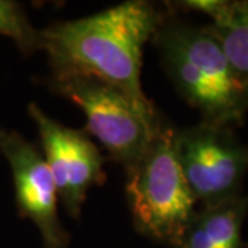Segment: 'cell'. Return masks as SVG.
I'll list each match as a JSON object with an SVG mask.
<instances>
[{
	"instance_id": "6da1fadb",
	"label": "cell",
	"mask_w": 248,
	"mask_h": 248,
	"mask_svg": "<svg viewBox=\"0 0 248 248\" xmlns=\"http://www.w3.org/2000/svg\"><path fill=\"white\" fill-rule=\"evenodd\" d=\"M160 16L146 1H125L90 17L60 22L37 33L55 73L102 80L155 110L141 87L142 51L157 31Z\"/></svg>"
},
{
	"instance_id": "7a4b0ae2",
	"label": "cell",
	"mask_w": 248,
	"mask_h": 248,
	"mask_svg": "<svg viewBox=\"0 0 248 248\" xmlns=\"http://www.w3.org/2000/svg\"><path fill=\"white\" fill-rule=\"evenodd\" d=\"M170 75L205 123L228 127L248 108V90L234 73L221 45L205 29L171 25L160 35Z\"/></svg>"
},
{
	"instance_id": "3957f363",
	"label": "cell",
	"mask_w": 248,
	"mask_h": 248,
	"mask_svg": "<svg viewBox=\"0 0 248 248\" xmlns=\"http://www.w3.org/2000/svg\"><path fill=\"white\" fill-rule=\"evenodd\" d=\"M175 134L160 128L143 155L127 169L125 192L135 226L149 237L178 247L197 202L178 161Z\"/></svg>"
},
{
	"instance_id": "277c9868",
	"label": "cell",
	"mask_w": 248,
	"mask_h": 248,
	"mask_svg": "<svg viewBox=\"0 0 248 248\" xmlns=\"http://www.w3.org/2000/svg\"><path fill=\"white\" fill-rule=\"evenodd\" d=\"M54 84L84 112L87 131L127 169L141 157L161 128L155 110L143 109L102 80L79 73H55Z\"/></svg>"
},
{
	"instance_id": "5b68a950",
	"label": "cell",
	"mask_w": 248,
	"mask_h": 248,
	"mask_svg": "<svg viewBox=\"0 0 248 248\" xmlns=\"http://www.w3.org/2000/svg\"><path fill=\"white\" fill-rule=\"evenodd\" d=\"M175 149L187 186L205 207L237 197L248 171V146L223 125L204 122L175 134Z\"/></svg>"
},
{
	"instance_id": "8992f818",
	"label": "cell",
	"mask_w": 248,
	"mask_h": 248,
	"mask_svg": "<svg viewBox=\"0 0 248 248\" xmlns=\"http://www.w3.org/2000/svg\"><path fill=\"white\" fill-rule=\"evenodd\" d=\"M29 115L37 124L58 197L68 213L78 217L90 187L105 181L104 157L86 134L57 123L36 104L29 105Z\"/></svg>"
},
{
	"instance_id": "52a82bcc",
	"label": "cell",
	"mask_w": 248,
	"mask_h": 248,
	"mask_svg": "<svg viewBox=\"0 0 248 248\" xmlns=\"http://www.w3.org/2000/svg\"><path fill=\"white\" fill-rule=\"evenodd\" d=\"M0 152L9 161L19 211L42 233L45 248H66L58 213V190L43 153L16 131L0 130Z\"/></svg>"
},
{
	"instance_id": "ba28073f",
	"label": "cell",
	"mask_w": 248,
	"mask_h": 248,
	"mask_svg": "<svg viewBox=\"0 0 248 248\" xmlns=\"http://www.w3.org/2000/svg\"><path fill=\"white\" fill-rule=\"evenodd\" d=\"M182 4L213 19L204 29L218 40L234 73L248 90V1L195 0Z\"/></svg>"
},
{
	"instance_id": "9c48e42d",
	"label": "cell",
	"mask_w": 248,
	"mask_h": 248,
	"mask_svg": "<svg viewBox=\"0 0 248 248\" xmlns=\"http://www.w3.org/2000/svg\"><path fill=\"white\" fill-rule=\"evenodd\" d=\"M248 211V197L237 196L196 213L179 248H240L241 226Z\"/></svg>"
},
{
	"instance_id": "30bf717a",
	"label": "cell",
	"mask_w": 248,
	"mask_h": 248,
	"mask_svg": "<svg viewBox=\"0 0 248 248\" xmlns=\"http://www.w3.org/2000/svg\"><path fill=\"white\" fill-rule=\"evenodd\" d=\"M37 33L17 3L0 0V35L11 37L24 50H32L37 47Z\"/></svg>"
}]
</instances>
